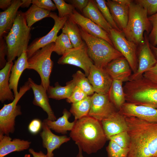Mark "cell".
<instances>
[{"label": "cell", "mask_w": 157, "mask_h": 157, "mask_svg": "<svg viewBox=\"0 0 157 157\" xmlns=\"http://www.w3.org/2000/svg\"><path fill=\"white\" fill-rule=\"evenodd\" d=\"M78 153L76 157H84L82 154V150L80 148H78Z\"/></svg>", "instance_id": "cell-53"}, {"label": "cell", "mask_w": 157, "mask_h": 157, "mask_svg": "<svg viewBox=\"0 0 157 157\" xmlns=\"http://www.w3.org/2000/svg\"><path fill=\"white\" fill-rule=\"evenodd\" d=\"M88 96L85 92L76 86L70 96L66 99V101L69 103H75L84 99Z\"/></svg>", "instance_id": "cell-42"}, {"label": "cell", "mask_w": 157, "mask_h": 157, "mask_svg": "<svg viewBox=\"0 0 157 157\" xmlns=\"http://www.w3.org/2000/svg\"><path fill=\"white\" fill-rule=\"evenodd\" d=\"M150 47L151 50L157 61V47L153 46L151 45H150Z\"/></svg>", "instance_id": "cell-52"}, {"label": "cell", "mask_w": 157, "mask_h": 157, "mask_svg": "<svg viewBox=\"0 0 157 157\" xmlns=\"http://www.w3.org/2000/svg\"><path fill=\"white\" fill-rule=\"evenodd\" d=\"M144 36V41L141 45L139 53L137 70L135 73L131 74L129 80H135L140 78L145 72L157 63L151 50L147 34L145 33Z\"/></svg>", "instance_id": "cell-11"}, {"label": "cell", "mask_w": 157, "mask_h": 157, "mask_svg": "<svg viewBox=\"0 0 157 157\" xmlns=\"http://www.w3.org/2000/svg\"><path fill=\"white\" fill-rule=\"evenodd\" d=\"M5 40L8 48L7 62H13L16 57H19L24 51H26L10 31Z\"/></svg>", "instance_id": "cell-31"}, {"label": "cell", "mask_w": 157, "mask_h": 157, "mask_svg": "<svg viewBox=\"0 0 157 157\" xmlns=\"http://www.w3.org/2000/svg\"><path fill=\"white\" fill-rule=\"evenodd\" d=\"M68 17L89 34L102 39L113 46L109 34L100 26L88 18L78 13L75 10Z\"/></svg>", "instance_id": "cell-15"}, {"label": "cell", "mask_w": 157, "mask_h": 157, "mask_svg": "<svg viewBox=\"0 0 157 157\" xmlns=\"http://www.w3.org/2000/svg\"><path fill=\"white\" fill-rule=\"evenodd\" d=\"M42 124L40 120L35 119L32 120L28 126V130L30 133L33 134L38 133L42 128Z\"/></svg>", "instance_id": "cell-45"}, {"label": "cell", "mask_w": 157, "mask_h": 157, "mask_svg": "<svg viewBox=\"0 0 157 157\" xmlns=\"http://www.w3.org/2000/svg\"><path fill=\"white\" fill-rule=\"evenodd\" d=\"M109 140L114 142L122 148L129 149L130 139L127 131L120 132L112 136Z\"/></svg>", "instance_id": "cell-40"}, {"label": "cell", "mask_w": 157, "mask_h": 157, "mask_svg": "<svg viewBox=\"0 0 157 157\" xmlns=\"http://www.w3.org/2000/svg\"><path fill=\"white\" fill-rule=\"evenodd\" d=\"M31 30L27 25L24 13L18 11L10 31L26 51L31 38Z\"/></svg>", "instance_id": "cell-20"}, {"label": "cell", "mask_w": 157, "mask_h": 157, "mask_svg": "<svg viewBox=\"0 0 157 157\" xmlns=\"http://www.w3.org/2000/svg\"><path fill=\"white\" fill-rule=\"evenodd\" d=\"M58 12V16L60 18L69 16L73 14L75 10L74 7L71 4L66 3L63 0H53Z\"/></svg>", "instance_id": "cell-38"}, {"label": "cell", "mask_w": 157, "mask_h": 157, "mask_svg": "<svg viewBox=\"0 0 157 157\" xmlns=\"http://www.w3.org/2000/svg\"><path fill=\"white\" fill-rule=\"evenodd\" d=\"M22 3V0H13L9 8L0 13V38L10 31Z\"/></svg>", "instance_id": "cell-23"}, {"label": "cell", "mask_w": 157, "mask_h": 157, "mask_svg": "<svg viewBox=\"0 0 157 157\" xmlns=\"http://www.w3.org/2000/svg\"><path fill=\"white\" fill-rule=\"evenodd\" d=\"M123 82L113 79L108 95L109 99L118 110L126 102Z\"/></svg>", "instance_id": "cell-29"}, {"label": "cell", "mask_w": 157, "mask_h": 157, "mask_svg": "<svg viewBox=\"0 0 157 157\" xmlns=\"http://www.w3.org/2000/svg\"><path fill=\"white\" fill-rule=\"evenodd\" d=\"M62 33L69 37L73 47H80L84 42L81 37L79 27L77 25L68 17L62 28Z\"/></svg>", "instance_id": "cell-30"}, {"label": "cell", "mask_w": 157, "mask_h": 157, "mask_svg": "<svg viewBox=\"0 0 157 157\" xmlns=\"http://www.w3.org/2000/svg\"><path fill=\"white\" fill-rule=\"evenodd\" d=\"M63 115L56 120L51 121L47 119H44L43 122L45 123L51 129L58 133L64 134L67 131H71L73 129L75 123V120L70 122L68 119L71 115V113L66 109L63 110Z\"/></svg>", "instance_id": "cell-27"}, {"label": "cell", "mask_w": 157, "mask_h": 157, "mask_svg": "<svg viewBox=\"0 0 157 157\" xmlns=\"http://www.w3.org/2000/svg\"><path fill=\"white\" fill-rule=\"evenodd\" d=\"M123 88L126 102L157 109V83L142 76L126 82Z\"/></svg>", "instance_id": "cell-3"}, {"label": "cell", "mask_w": 157, "mask_h": 157, "mask_svg": "<svg viewBox=\"0 0 157 157\" xmlns=\"http://www.w3.org/2000/svg\"><path fill=\"white\" fill-rule=\"evenodd\" d=\"M76 85L72 80L68 81L64 86H61L57 82L55 86H50L47 90V94L49 98L59 100L67 99L71 95Z\"/></svg>", "instance_id": "cell-28"}, {"label": "cell", "mask_w": 157, "mask_h": 157, "mask_svg": "<svg viewBox=\"0 0 157 157\" xmlns=\"http://www.w3.org/2000/svg\"><path fill=\"white\" fill-rule=\"evenodd\" d=\"M42 131L40 135L42 139L43 147L47 149V157H53V151L59 148L63 143L70 139L65 135L58 136L53 133L44 122L42 124Z\"/></svg>", "instance_id": "cell-18"}, {"label": "cell", "mask_w": 157, "mask_h": 157, "mask_svg": "<svg viewBox=\"0 0 157 157\" xmlns=\"http://www.w3.org/2000/svg\"><path fill=\"white\" fill-rule=\"evenodd\" d=\"M101 122L108 140L114 135L127 130L125 117L118 111L114 112Z\"/></svg>", "instance_id": "cell-17"}, {"label": "cell", "mask_w": 157, "mask_h": 157, "mask_svg": "<svg viewBox=\"0 0 157 157\" xmlns=\"http://www.w3.org/2000/svg\"><path fill=\"white\" fill-rule=\"evenodd\" d=\"M116 1L119 3L129 5L133 2V1L131 0H115Z\"/></svg>", "instance_id": "cell-51"}, {"label": "cell", "mask_w": 157, "mask_h": 157, "mask_svg": "<svg viewBox=\"0 0 157 157\" xmlns=\"http://www.w3.org/2000/svg\"><path fill=\"white\" fill-rule=\"evenodd\" d=\"M28 58L26 51H24L15 62L12 67L9 82L10 88L13 90L15 97L19 92L18 86L20 77L23 72L28 69Z\"/></svg>", "instance_id": "cell-24"}, {"label": "cell", "mask_w": 157, "mask_h": 157, "mask_svg": "<svg viewBox=\"0 0 157 157\" xmlns=\"http://www.w3.org/2000/svg\"><path fill=\"white\" fill-rule=\"evenodd\" d=\"M106 3L115 23L123 33L128 20L129 5L119 3L115 0H108Z\"/></svg>", "instance_id": "cell-21"}, {"label": "cell", "mask_w": 157, "mask_h": 157, "mask_svg": "<svg viewBox=\"0 0 157 157\" xmlns=\"http://www.w3.org/2000/svg\"><path fill=\"white\" fill-rule=\"evenodd\" d=\"M49 17L54 20V24L51 30L45 35L36 39L28 45L26 53L28 58L38 50L52 42H55L57 34L62 29L68 16L60 18L54 13L51 12Z\"/></svg>", "instance_id": "cell-10"}, {"label": "cell", "mask_w": 157, "mask_h": 157, "mask_svg": "<svg viewBox=\"0 0 157 157\" xmlns=\"http://www.w3.org/2000/svg\"><path fill=\"white\" fill-rule=\"evenodd\" d=\"M125 117H135L152 123H157V109L126 102L118 110Z\"/></svg>", "instance_id": "cell-14"}, {"label": "cell", "mask_w": 157, "mask_h": 157, "mask_svg": "<svg viewBox=\"0 0 157 157\" xmlns=\"http://www.w3.org/2000/svg\"><path fill=\"white\" fill-rule=\"evenodd\" d=\"M8 54V48L6 41L3 37L0 38V68H3L6 65L7 61L5 58Z\"/></svg>", "instance_id": "cell-44"}, {"label": "cell", "mask_w": 157, "mask_h": 157, "mask_svg": "<svg viewBox=\"0 0 157 157\" xmlns=\"http://www.w3.org/2000/svg\"><path fill=\"white\" fill-rule=\"evenodd\" d=\"M13 65V62H7L5 66L0 70V101L2 103L6 100L12 101L15 99L9 82Z\"/></svg>", "instance_id": "cell-25"}, {"label": "cell", "mask_w": 157, "mask_h": 157, "mask_svg": "<svg viewBox=\"0 0 157 157\" xmlns=\"http://www.w3.org/2000/svg\"><path fill=\"white\" fill-rule=\"evenodd\" d=\"M125 117L130 139L127 157H157V123Z\"/></svg>", "instance_id": "cell-1"}, {"label": "cell", "mask_w": 157, "mask_h": 157, "mask_svg": "<svg viewBox=\"0 0 157 157\" xmlns=\"http://www.w3.org/2000/svg\"><path fill=\"white\" fill-rule=\"evenodd\" d=\"M104 69L113 79L126 82L129 80L132 70L128 61L124 57L109 63Z\"/></svg>", "instance_id": "cell-16"}, {"label": "cell", "mask_w": 157, "mask_h": 157, "mask_svg": "<svg viewBox=\"0 0 157 157\" xmlns=\"http://www.w3.org/2000/svg\"><path fill=\"white\" fill-rule=\"evenodd\" d=\"M93 1L104 17L113 28L122 33L114 20L110 10L106 4V1L105 0H93Z\"/></svg>", "instance_id": "cell-36"}, {"label": "cell", "mask_w": 157, "mask_h": 157, "mask_svg": "<svg viewBox=\"0 0 157 157\" xmlns=\"http://www.w3.org/2000/svg\"><path fill=\"white\" fill-rule=\"evenodd\" d=\"M31 142L18 138L12 139L8 135H0V157H4L15 151L28 149Z\"/></svg>", "instance_id": "cell-22"}, {"label": "cell", "mask_w": 157, "mask_h": 157, "mask_svg": "<svg viewBox=\"0 0 157 157\" xmlns=\"http://www.w3.org/2000/svg\"><path fill=\"white\" fill-rule=\"evenodd\" d=\"M83 40L87 47L88 54L96 67L104 69L112 60L124 57L105 40L92 35L79 27Z\"/></svg>", "instance_id": "cell-4"}, {"label": "cell", "mask_w": 157, "mask_h": 157, "mask_svg": "<svg viewBox=\"0 0 157 157\" xmlns=\"http://www.w3.org/2000/svg\"><path fill=\"white\" fill-rule=\"evenodd\" d=\"M72 80L76 86L80 88L88 96L95 92L92 85L85 74L78 70L72 75Z\"/></svg>", "instance_id": "cell-34"}, {"label": "cell", "mask_w": 157, "mask_h": 157, "mask_svg": "<svg viewBox=\"0 0 157 157\" xmlns=\"http://www.w3.org/2000/svg\"><path fill=\"white\" fill-rule=\"evenodd\" d=\"M74 7L82 12L84 9L87 6L89 0H71L68 1Z\"/></svg>", "instance_id": "cell-47"}, {"label": "cell", "mask_w": 157, "mask_h": 157, "mask_svg": "<svg viewBox=\"0 0 157 157\" xmlns=\"http://www.w3.org/2000/svg\"><path fill=\"white\" fill-rule=\"evenodd\" d=\"M73 46L68 36L62 33L58 37L54 43L53 51L59 55L62 56Z\"/></svg>", "instance_id": "cell-35"}, {"label": "cell", "mask_w": 157, "mask_h": 157, "mask_svg": "<svg viewBox=\"0 0 157 157\" xmlns=\"http://www.w3.org/2000/svg\"><path fill=\"white\" fill-rule=\"evenodd\" d=\"M32 3L38 7L51 11L56 9L55 3L51 0H33Z\"/></svg>", "instance_id": "cell-43"}, {"label": "cell", "mask_w": 157, "mask_h": 157, "mask_svg": "<svg viewBox=\"0 0 157 157\" xmlns=\"http://www.w3.org/2000/svg\"><path fill=\"white\" fill-rule=\"evenodd\" d=\"M91 96H88L84 99L72 103L70 112L77 120L88 115L91 105Z\"/></svg>", "instance_id": "cell-33"}, {"label": "cell", "mask_w": 157, "mask_h": 157, "mask_svg": "<svg viewBox=\"0 0 157 157\" xmlns=\"http://www.w3.org/2000/svg\"><path fill=\"white\" fill-rule=\"evenodd\" d=\"M29 152L33 156V157H47L46 154H44L42 151L36 152L32 148L28 150Z\"/></svg>", "instance_id": "cell-49"}, {"label": "cell", "mask_w": 157, "mask_h": 157, "mask_svg": "<svg viewBox=\"0 0 157 157\" xmlns=\"http://www.w3.org/2000/svg\"><path fill=\"white\" fill-rule=\"evenodd\" d=\"M82 13L84 16L97 24L109 34L113 28L104 17L93 0H89Z\"/></svg>", "instance_id": "cell-26"}, {"label": "cell", "mask_w": 157, "mask_h": 157, "mask_svg": "<svg viewBox=\"0 0 157 157\" xmlns=\"http://www.w3.org/2000/svg\"><path fill=\"white\" fill-rule=\"evenodd\" d=\"M143 76L150 81L157 83V63L145 72Z\"/></svg>", "instance_id": "cell-46"}, {"label": "cell", "mask_w": 157, "mask_h": 157, "mask_svg": "<svg viewBox=\"0 0 157 157\" xmlns=\"http://www.w3.org/2000/svg\"><path fill=\"white\" fill-rule=\"evenodd\" d=\"M51 11L40 8L33 4L24 13L28 26L31 27L35 22L47 17H49Z\"/></svg>", "instance_id": "cell-32"}, {"label": "cell", "mask_w": 157, "mask_h": 157, "mask_svg": "<svg viewBox=\"0 0 157 157\" xmlns=\"http://www.w3.org/2000/svg\"><path fill=\"white\" fill-rule=\"evenodd\" d=\"M24 157H31V155L30 154H26Z\"/></svg>", "instance_id": "cell-54"}, {"label": "cell", "mask_w": 157, "mask_h": 157, "mask_svg": "<svg viewBox=\"0 0 157 157\" xmlns=\"http://www.w3.org/2000/svg\"><path fill=\"white\" fill-rule=\"evenodd\" d=\"M11 0H0V8L3 10H6L11 5Z\"/></svg>", "instance_id": "cell-48"}, {"label": "cell", "mask_w": 157, "mask_h": 157, "mask_svg": "<svg viewBox=\"0 0 157 157\" xmlns=\"http://www.w3.org/2000/svg\"><path fill=\"white\" fill-rule=\"evenodd\" d=\"M54 43H51L38 50L28 59V69L38 72L40 77L41 84L47 91L50 86L49 79L53 65L51 57Z\"/></svg>", "instance_id": "cell-6"}, {"label": "cell", "mask_w": 157, "mask_h": 157, "mask_svg": "<svg viewBox=\"0 0 157 157\" xmlns=\"http://www.w3.org/2000/svg\"><path fill=\"white\" fill-rule=\"evenodd\" d=\"M31 87L27 81L20 88L18 93L10 103L4 104L0 110V135H9L15 130L16 117L22 114L21 106L17 104Z\"/></svg>", "instance_id": "cell-7"}, {"label": "cell", "mask_w": 157, "mask_h": 157, "mask_svg": "<svg viewBox=\"0 0 157 157\" xmlns=\"http://www.w3.org/2000/svg\"><path fill=\"white\" fill-rule=\"evenodd\" d=\"M87 77L94 92L101 94H108L113 79L104 69L92 65Z\"/></svg>", "instance_id": "cell-13"}, {"label": "cell", "mask_w": 157, "mask_h": 157, "mask_svg": "<svg viewBox=\"0 0 157 157\" xmlns=\"http://www.w3.org/2000/svg\"><path fill=\"white\" fill-rule=\"evenodd\" d=\"M151 28L146 10L132 2L129 5L128 20L123 32L126 38L137 45H141L144 41V33L149 34Z\"/></svg>", "instance_id": "cell-5"}, {"label": "cell", "mask_w": 157, "mask_h": 157, "mask_svg": "<svg viewBox=\"0 0 157 157\" xmlns=\"http://www.w3.org/2000/svg\"><path fill=\"white\" fill-rule=\"evenodd\" d=\"M58 63L78 67L83 70L87 77L89 75L91 66L94 64L88 54L87 46L84 42L80 47L73 48L67 51L58 59Z\"/></svg>", "instance_id": "cell-9"}, {"label": "cell", "mask_w": 157, "mask_h": 157, "mask_svg": "<svg viewBox=\"0 0 157 157\" xmlns=\"http://www.w3.org/2000/svg\"><path fill=\"white\" fill-rule=\"evenodd\" d=\"M109 34L114 47L128 61L133 73H135L138 66L137 55V45L128 40L122 33L116 29H111Z\"/></svg>", "instance_id": "cell-8"}, {"label": "cell", "mask_w": 157, "mask_h": 157, "mask_svg": "<svg viewBox=\"0 0 157 157\" xmlns=\"http://www.w3.org/2000/svg\"><path fill=\"white\" fill-rule=\"evenodd\" d=\"M148 19L151 26L148 40L150 45L157 47V13L149 16Z\"/></svg>", "instance_id": "cell-39"}, {"label": "cell", "mask_w": 157, "mask_h": 157, "mask_svg": "<svg viewBox=\"0 0 157 157\" xmlns=\"http://www.w3.org/2000/svg\"><path fill=\"white\" fill-rule=\"evenodd\" d=\"M91 105L88 115L101 122L116 108L110 100L108 94L94 93L91 96Z\"/></svg>", "instance_id": "cell-12"}, {"label": "cell", "mask_w": 157, "mask_h": 157, "mask_svg": "<svg viewBox=\"0 0 157 157\" xmlns=\"http://www.w3.org/2000/svg\"><path fill=\"white\" fill-rule=\"evenodd\" d=\"M75 121L69 135L78 148L88 154L101 149L108 140L101 122L88 115Z\"/></svg>", "instance_id": "cell-2"}, {"label": "cell", "mask_w": 157, "mask_h": 157, "mask_svg": "<svg viewBox=\"0 0 157 157\" xmlns=\"http://www.w3.org/2000/svg\"><path fill=\"white\" fill-rule=\"evenodd\" d=\"M106 149L108 157H127L129 151L128 149L122 148L111 140Z\"/></svg>", "instance_id": "cell-37"}, {"label": "cell", "mask_w": 157, "mask_h": 157, "mask_svg": "<svg viewBox=\"0 0 157 157\" xmlns=\"http://www.w3.org/2000/svg\"><path fill=\"white\" fill-rule=\"evenodd\" d=\"M28 81L34 94L33 104L40 107L47 113V119L53 121L56 120V118L49 102L47 91L41 84H36L31 78H29Z\"/></svg>", "instance_id": "cell-19"}, {"label": "cell", "mask_w": 157, "mask_h": 157, "mask_svg": "<svg viewBox=\"0 0 157 157\" xmlns=\"http://www.w3.org/2000/svg\"><path fill=\"white\" fill-rule=\"evenodd\" d=\"M22 3L21 6L22 8H28L29 7L31 3H32L31 0H22Z\"/></svg>", "instance_id": "cell-50"}, {"label": "cell", "mask_w": 157, "mask_h": 157, "mask_svg": "<svg viewBox=\"0 0 157 157\" xmlns=\"http://www.w3.org/2000/svg\"><path fill=\"white\" fill-rule=\"evenodd\" d=\"M135 1L146 10L148 16L157 13V0H136Z\"/></svg>", "instance_id": "cell-41"}]
</instances>
